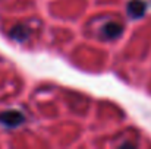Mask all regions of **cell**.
Returning <instances> with one entry per match:
<instances>
[{
  "instance_id": "cell-1",
  "label": "cell",
  "mask_w": 151,
  "mask_h": 149,
  "mask_svg": "<svg viewBox=\"0 0 151 149\" xmlns=\"http://www.w3.org/2000/svg\"><path fill=\"white\" fill-rule=\"evenodd\" d=\"M25 121H27L25 115L18 110H9V111L0 113V124H3L4 127L15 129V127L22 126Z\"/></svg>"
},
{
  "instance_id": "cell-2",
  "label": "cell",
  "mask_w": 151,
  "mask_h": 149,
  "mask_svg": "<svg viewBox=\"0 0 151 149\" xmlns=\"http://www.w3.org/2000/svg\"><path fill=\"white\" fill-rule=\"evenodd\" d=\"M126 12L131 19H141L147 12V3L144 0H131L126 4Z\"/></svg>"
},
{
  "instance_id": "cell-3",
  "label": "cell",
  "mask_w": 151,
  "mask_h": 149,
  "mask_svg": "<svg viewBox=\"0 0 151 149\" xmlns=\"http://www.w3.org/2000/svg\"><path fill=\"white\" fill-rule=\"evenodd\" d=\"M122 32H123V26L117 22H107L101 28V37L104 40H116L122 35Z\"/></svg>"
},
{
  "instance_id": "cell-4",
  "label": "cell",
  "mask_w": 151,
  "mask_h": 149,
  "mask_svg": "<svg viewBox=\"0 0 151 149\" xmlns=\"http://www.w3.org/2000/svg\"><path fill=\"white\" fill-rule=\"evenodd\" d=\"M29 32L31 31H29V28L27 25H16L15 28H12L10 37L15 41H18V43H24V41H27L29 38Z\"/></svg>"
}]
</instances>
